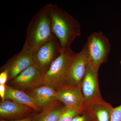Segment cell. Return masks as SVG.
Segmentation results:
<instances>
[{"instance_id":"cell-8","label":"cell","mask_w":121,"mask_h":121,"mask_svg":"<svg viewBox=\"0 0 121 121\" xmlns=\"http://www.w3.org/2000/svg\"><path fill=\"white\" fill-rule=\"evenodd\" d=\"M81 89L84 99V109L104 100L99 91L98 73L93 71L89 66L81 84Z\"/></svg>"},{"instance_id":"cell-10","label":"cell","mask_w":121,"mask_h":121,"mask_svg":"<svg viewBox=\"0 0 121 121\" xmlns=\"http://www.w3.org/2000/svg\"><path fill=\"white\" fill-rule=\"evenodd\" d=\"M31 97L41 111L60 104L57 99L55 88L44 85L31 90L24 91Z\"/></svg>"},{"instance_id":"cell-18","label":"cell","mask_w":121,"mask_h":121,"mask_svg":"<svg viewBox=\"0 0 121 121\" xmlns=\"http://www.w3.org/2000/svg\"><path fill=\"white\" fill-rule=\"evenodd\" d=\"M110 121H121V105L113 108L111 115Z\"/></svg>"},{"instance_id":"cell-17","label":"cell","mask_w":121,"mask_h":121,"mask_svg":"<svg viewBox=\"0 0 121 121\" xmlns=\"http://www.w3.org/2000/svg\"><path fill=\"white\" fill-rule=\"evenodd\" d=\"M72 121H95L94 116L90 111L84 109L73 118Z\"/></svg>"},{"instance_id":"cell-4","label":"cell","mask_w":121,"mask_h":121,"mask_svg":"<svg viewBox=\"0 0 121 121\" xmlns=\"http://www.w3.org/2000/svg\"><path fill=\"white\" fill-rule=\"evenodd\" d=\"M76 54L71 48L63 50L60 55L54 60L44 74V84L55 89L65 84L69 65Z\"/></svg>"},{"instance_id":"cell-6","label":"cell","mask_w":121,"mask_h":121,"mask_svg":"<svg viewBox=\"0 0 121 121\" xmlns=\"http://www.w3.org/2000/svg\"><path fill=\"white\" fill-rule=\"evenodd\" d=\"M43 74L35 65H31L10 81L9 86L22 91L31 90L44 85Z\"/></svg>"},{"instance_id":"cell-14","label":"cell","mask_w":121,"mask_h":121,"mask_svg":"<svg viewBox=\"0 0 121 121\" xmlns=\"http://www.w3.org/2000/svg\"><path fill=\"white\" fill-rule=\"evenodd\" d=\"M112 106L104 100L92 104L84 109L90 111L95 121H110Z\"/></svg>"},{"instance_id":"cell-1","label":"cell","mask_w":121,"mask_h":121,"mask_svg":"<svg viewBox=\"0 0 121 121\" xmlns=\"http://www.w3.org/2000/svg\"><path fill=\"white\" fill-rule=\"evenodd\" d=\"M55 37L52 27L49 4L41 8L29 24L22 50L33 55L44 43Z\"/></svg>"},{"instance_id":"cell-11","label":"cell","mask_w":121,"mask_h":121,"mask_svg":"<svg viewBox=\"0 0 121 121\" xmlns=\"http://www.w3.org/2000/svg\"><path fill=\"white\" fill-rule=\"evenodd\" d=\"M34 65L32 54L21 50L9 59L1 68L0 71L7 70L8 80L11 81L31 65Z\"/></svg>"},{"instance_id":"cell-7","label":"cell","mask_w":121,"mask_h":121,"mask_svg":"<svg viewBox=\"0 0 121 121\" xmlns=\"http://www.w3.org/2000/svg\"><path fill=\"white\" fill-rule=\"evenodd\" d=\"M88 66L86 48L84 45L80 52L76 53L73 57L68 68L65 84L81 86Z\"/></svg>"},{"instance_id":"cell-2","label":"cell","mask_w":121,"mask_h":121,"mask_svg":"<svg viewBox=\"0 0 121 121\" xmlns=\"http://www.w3.org/2000/svg\"><path fill=\"white\" fill-rule=\"evenodd\" d=\"M49 5L53 33L60 42L63 50L69 49L75 38L81 35L80 23L57 4Z\"/></svg>"},{"instance_id":"cell-15","label":"cell","mask_w":121,"mask_h":121,"mask_svg":"<svg viewBox=\"0 0 121 121\" xmlns=\"http://www.w3.org/2000/svg\"><path fill=\"white\" fill-rule=\"evenodd\" d=\"M65 107L60 104L48 108L33 115L32 121H57Z\"/></svg>"},{"instance_id":"cell-20","label":"cell","mask_w":121,"mask_h":121,"mask_svg":"<svg viewBox=\"0 0 121 121\" xmlns=\"http://www.w3.org/2000/svg\"><path fill=\"white\" fill-rule=\"evenodd\" d=\"M6 91V84H0V96L2 101H4L5 100V97Z\"/></svg>"},{"instance_id":"cell-3","label":"cell","mask_w":121,"mask_h":121,"mask_svg":"<svg viewBox=\"0 0 121 121\" xmlns=\"http://www.w3.org/2000/svg\"><path fill=\"white\" fill-rule=\"evenodd\" d=\"M84 45L88 66L98 73L99 67L106 62L110 52L111 45L109 39L102 32L93 33L87 37Z\"/></svg>"},{"instance_id":"cell-22","label":"cell","mask_w":121,"mask_h":121,"mask_svg":"<svg viewBox=\"0 0 121 121\" xmlns=\"http://www.w3.org/2000/svg\"><path fill=\"white\" fill-rule=\"evenodd\" d=\"M120 63H121V61H120Z\"/></svg>"},{"instance_id":"cell-5","label":"cell","mask_w":121,"mask_h":121,"mask_svg":"<svg viewBox=\"0 0 121 121\" xmlns=\"http://www.w3.org/2000/svg\"><path fill=\"white\" fill-rule=\"evenodd\" d=\"M62 51L60 42L55 37L44 43L32 55L34 65L44 75Z\"/></svg>"},{"instance_id":"cell-12","label":"cell","mask_w":121,"mask_h":121,"mask_svg":"<svg viewBox=\"0 0 121 121\" xmlns=\"http://www.w3.org/2000/svg\"><path fill=\"white\" fill-rule=\"evenodd\" d=\"M33 111L28 106L10 100L1 101L0 104V117L6 119H13L27 117Z\"/></svg>"},{"instance_id":"cell-13","label":"cell","mask_w":121,"mask_h":121,"mask_svg":"<svg viewBox=\"0 0 121 121\" xmlns=\"http://www.w3.org/2000/svg\"><path fill=\"white\" fill-rule=\"evenodd\" d=\"M5 99L28 106L37 112L42 111L36 105L31 97L26 92L7 85Z\"/></svg>"},{"instance_id":"cell-21","label":"cell","mask_w":121,"mask_h":121,"mask_svg":"<svg viewBox=\"0 0 121 121\" xmlns=\"http://www.w3.org/2000/svg\"><path fill=\"white\" fill-rule=\"evenodd\" d=\"M32 117L30 116L29 117L24 118L22 119H19V120H14V121H8L4 119H1L0 121H32Z\"/></svg>"},{"instance_id":"cell-9","label":"cell","mask_w":121,"mask_h":121,"mask_svg":"<svg viewBox=\"0 0 121 121\" xmlns=\"http://www.w3.org/2000/svg\"><path fill=\"white\" fill-rule=\"evenodd\" d=\"M59 101L68 108L83 109L84 99L81 86L62 84L55 88Z\"/></svg>"},{"instance_id":"cell-16","label":"cell","mask_w":121,"mask_h":121,"mask_svg":"<svg viewBox=\"0 0 121 121\" xmlns=\"http://www.w3.org/2000/svg\"><path fill=\"white\" fill-rule=\"evenodd\" d=\"M83 109H75L66 107L57 121H72L76 116L81 113Z\"/></svg>"},{"instance_id":"cell-19","label":"cell","mask_w":121,"mask_h":121,"mask_svg":"<svg viewBox=\"0 0 121 121\" xmlns=\"http://www.w3.org/2000/svg\"><path fill=\"white\" fill-rule=\"evenodd\" d=\"M8 80V74L7 70L1 71L0 74V84H5Z\"/></svg>"}]
</instances>
